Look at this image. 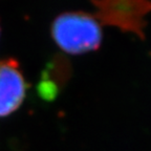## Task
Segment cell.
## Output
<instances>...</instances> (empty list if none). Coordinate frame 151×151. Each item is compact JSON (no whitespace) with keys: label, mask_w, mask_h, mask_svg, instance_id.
<instances>
[{"label":"cell","mask_w":151,"mask_h":151,"mask_svg":"<svg viewBox=\"0 0 151 151\" xmlns=\"http://www.w3.org/2000/svg\"><path fill=\"white\" fill-rule=\"evenodd\" d=\"M26 94V83L19 63L14 59L0 60V118L17 110Z\"/></svg>","instance_id":"3"},{"label":"cell","mask_w":151,"mask_h":151,"mask_svg":"<svg viewBox=\"0 0 151 151\" xmlns=\"http://www.w3.org/2000/svg\"><path fill=\"white\" fill-rule=\"evenodd\" d=\"M101 25H113L144 38L145 16L151 12V0H90Z\"/></svg>","instance_id":"2"},{"label":"cell","mask_w":151,"mask_h":151,"mask_svg":"<svg viewBox=\"0 0 151 151\" xmlns=\"http://www.w3.org/2000/svg\"><path fill=\"white\" fill-rule=\"evenodd\" d=\"M52 36L64 52L73 55L97 50L102 41V25L92 14L66 12L52 22Z\"/></svg>","instance_id":"1"}]
</instances>
